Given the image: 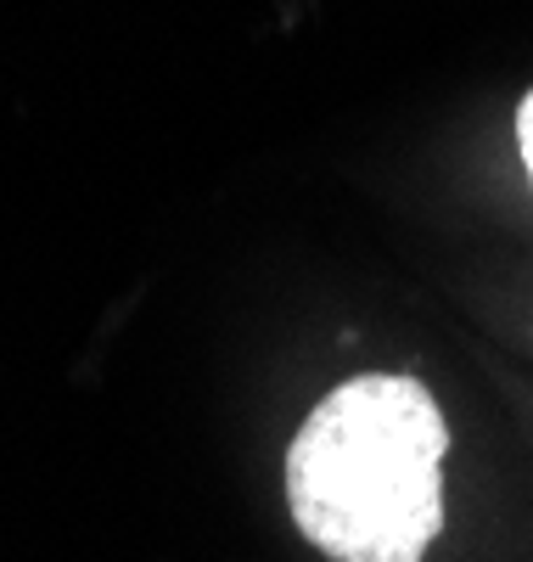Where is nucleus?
Masks as SVG:
<instances>
[{
	"label": "nucleus",
	"instance_id": "nucleus-1",
	"mask_svg": "<svg viewBox=\"0 0 533 562\" xmlns=\"http://www.w3.org/2000/svg\"><path fill=\"white\" fill-rule=\"evenodd\" d=\"M444 411L416 378L331 389L286 450V506L331 562H421L444 529Z\"/></svg>",
	"mask_w": 533,
	"mask_h": 562
},
{
	"label": "nucleus",
	"instance_id": "nucleus-2",
	"mask_svg": "<svg viewBox=\"0 0 533 562\" xmlns=\"http://www.w3.org/2000/svg\"><path fill=\"white\" fill-rule=\"evenodd\" d=\"M517 147H522V164H528V180H533V90L522 97V113H517Z\"/></svg>",
	"mask_w": 533,
	"mask_h": 562
}]
</instances>
